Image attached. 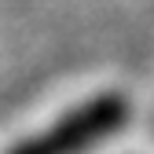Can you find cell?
Masks as SVG:
<instances>
[{
    "mask_svg": "<svg viewBox=\"0 0 154 154\" xmlns=\"http://www.w3.org/2000/svg\"><path fill=\"white\" fill-rule=\"evenodd\" d=\"M125 118H128V103L121 95L106 92V95H95V99L81 103L66 118H59L48 132L11 147L8 154H81L85 147L106 140L110 132H118L125 125Z\"/></svg>",
    "mask_w": 154,
    "mask_h": 154,
    "instance_id": "obj_1",
    "label": "cell"
}]
</instances>
